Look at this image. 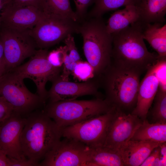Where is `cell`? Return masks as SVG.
<instances>
[{
    "instance_id": "cell-32",
    "label": "cell",
    "mask_w": 166,
    "mask_h": 166,
    "mask_svg": "<svg viewBox=\"0 0 166 166\" xmlns=\"http://www.w3.org/2000/svg\"><path fill=\"white\" fill-rule=\"evenodd\" d=\"M77 62L72 61L66 54L62 68V73L60 75L61 79L65 81H69V76L72 73Z\"/></svg>"
},
{
    "instance_id": "cell-34",
    "label": "cell",
    "mask_w": 166,
    "mask_h": 166,
    "mask_svg": "<svg viewBox=\"0 0 166 166\" xmlns=\"http://www.w3.org/2000/svg\"><path fill=\"white\" fill-rule=\"evenodd\" d=\"M13 112L10 105L0 96V123L8 119Z\"/></svg>"
},
{
    "instance_id": "cell-17",
    "label": "cell",
    "mask_w": 166,
    "mask_h": 166,
    "mask_svg": "<svg viewBox=\"0 0 166 166\" xmlns=\"http://www.w3.org/2000/svg\"><path fill=\"white\" fill-rule=\"evenodd\" d=\"M160 143L130 140L118 150L124 166H140L152 150Z\"/></svg>"
},
{
    "instance_id": "cell-40",
    "label": "cell",
    "mask_w": 166,
    "mask_h": 166,
    "mask_svg": "<svg viewBox=\"0 0 166 166\" xmlns=\"http://www.w3.org/2000/svg\"><path fill=\"white\" fill-rule=\"evenodd\" d=\"M3 3V5L10 2L11 0H0Z\"/></svg>"
},
{
    "instance_id": "cell-41",
    "label": "cell",
    "mask_w": 166,
    "mask_h": 166,
    "mask_svg": "<svg viewBox=\"0 0 166 166\" xmlns=\"http://www.w3.org/2000/svg\"><path fill=\"white\" fill-rule=\"evenodd\" d=\"M2 123H0V128Z\"/></svg>"
},
{
    "instance_id": "cell-30",
    "label": "cell",
    "mask_w": 166,
    "mask_h": 166,
    "mask_svg": "<svg viewBox=\"0 0 166 166\" xmlns=\"http://www.w3.org/2000/svg\"><path fill=\"white\" fill-rule=\"evenodd\" d=\"M76 8L75 12L80 22L86 17L89 7L94 3L95 0H73Z\"/></svg>"
},
{
    "instance_id": "cell-2",
    "label": "cell",
    "mask_w": 166,
    "mask_h": 166,
    "mask_svg": "<svg viewBox=\"0 0 166 166\" xmlns=\"http://www.w3.org/2000/svg\"><path fill=\"white\" fill-rule=\"evenodd\" d=\"M20 136L23 154L38 163L61 140L62 129L43 111H33L27 115Z\"/></svg>"
},
{
    "instance_id": "cell-28",
    "label": "cell",
    "mask_w": 166,
    "mask_h": 166,
    "mask_svg": "<svg viewBox=\"0 0 166 166\" xmlns=\"http://www.w3.org/2000/svg\"><path fill=\"white\" fill-rule=\"evenodd\" d=\"M156 75L159 81V86L166 90V58H160L153 66Z\"/></svg>"
},
{
    "instance_id": "cell-20",
    "label": "cell",
    "mask_w": 166,
    "mask_h": 166,
    "mask_svg": "<svg viewBox=\"0 0 166 166\" xmlns=\"http://www.w3.org/2000/svg\"><path fill=\"white\" fill-rule=\"evenodd\" d=\"M125 7L123 9L114 12L109 19L106 28L110 34L140 21L139 13L136 6L128 5Z\"/></svg>"
},
{
    "instance_id": "cell-36",
    "label": "cell",
    "mask_w": 166,
    "mask_h": 166,
    "mask_svg": "<svg viewBox=\"0 0 166 166\" xmlns=\"http://www.w3.org/2000/svg\"><path fill=\"white\" fill-rule=\"evenodd\" d=\"M6 73L3 46L0 39V78Z\"/></svg>"
},
{
    "instance_id": "cell-1",
    "label": "cell",
    "mask_w": 166,
    "mask_h": 166,
    "mask_svg": "<svg viewBox=\"0 0 166 166\" xmlns=\"http://www.w3.org/2000/svg\"><path fill=\"white\" fill-rule=\"evenodd\" d=\"M144 23L140 21L111 34L112 61L144 72L154 65L159 57L149 52L142 36Z\"/></svg>"
},
{
    "instance_id": "cell-9",
    "label": "cell",
    "mask_w": 166,
    "mask_h": 166,
    "mask_svg": "<svg viewBox=\"0 0 166 166\" xmlns=\"http://www.w3.org/2000/svg\"><path fill=\"white\" fill-rule=\"evenodd\" d=\"M79 22L71 19L47 14L30 30V34L40 49H45L68 36L79 33Z\"/></svg>"
},
{
    "instance_id": "cell-26",
    "label": "cell",
    "mask_w": 166,
    "mask_h": 166,
    "mask_svg": "<svg viewBox=\"0 0 166 166\" xmlns=\"http://www.w3.org/2000/svg\"><path fill=\"white\" fill-rule=\"evenodd\" d=\"M79 81L89 80L94 77V69L88 61L80 60L77 62L72 73Z\"/></svg>"
},
{
    "instance_id": "cell-4",
    "label": "cell",
    "mask_w": 166,
    "mask_h": 166,
    "mask_svg": "<svg viewBox=\"0 0 166 166\" xmlns=\"http://www.w3.org/2000/svg\"><path fill=\"white\" fill-rule=\"evenodd\" d=\"M81 22L79 33L82 37L84 54L98 78L112 62V35L102 17L87 18Z\"/></svg>"
},
{
    "instance_id": "cell-39",
    "label": "cell",
    "mask_w": 166,
    "mask_h": 166,
    "mask_svg": "<svg viewBox=\"0 0 166 166\" xmlns=\"http://www.w3.org/2000/svg\"><path fill=\"white\" fill-rule=\"evenodd\" d=\"M3 6V4L2 2L0 0V13L1 11V10L2 8V7ZM1 25V20L0 17V26Z\"/></svg>"
},
{
    "instance_id": "cell-13",
    "label": "cell",
    "mask_w": 166,
    "mask_h": 166,
    "mask_svg": "<svg viewBox=\"0 0 166 166\" xmlns=\"http://www.w3.org/2000/svg\"><path fill=\"white\" fill-rule=\"evenodd\" d=\"M51 88L47 92V99L50 102L75 100L82 96L92 95L98 98L100 84L97 78L82 82H75L63 80L60 75L51 81Z\"/></svg>"
},
{
    "instance_id": "cell-6",
    "label": "cell",
    "mask_w": 166,
    "mask_h": 166,
    "mask_svg": "<svg viewBox=\"0 0 166 166\" xmlns=\"http://www.w3.org/2000/svg\"><path fill=\"white\" fill-rule=\"evenodd\" d=\"M24 79L11 72L0 78V96L21 116L27 115L44 104L37 93L30 92Z\"/></svg>"
},
{
    "instance_id": "cell-25",
    "label": "cell",
    "mask_w": 166,
    "mask_h": 166,
    "mask_svg": "<svg viewBox=\"0 0 166 166\" xmlns=\"http://www.w3.org/2000/svg\"><path fill=\"white\" fill-rule=\"evenodd\" d=\"M153 101L151 111L153 119L156 122L166 123V90L159 86Z\"/></svg>"
},
{
    "instance_id": "cell-7",
    "label": "cell",
    "mask_w": 166,
    "mask_h": 166,
    "mask_svg": "<svg viewBox=\"0 0 166 166\" xmlns=\"http://www.w3.org/2000/svg\"><path fill=\"white\" fill-rule=\"evenodd\" d=\"M48 52L46 49H39L28 61L10 71L23 79L32 80L36 86V93L44 104L47 99V82L59 75L62 70L61 67H54L49 62L47 59Z\"/></svg>"
},
{
    "instance_id": "cell-37",
    "label": "cell",
    "mask_w": 166,
    "mask_h": 166,
    "mask_svg": "<svg viewBox=\"0 0 166 166\" xmlns=\"http://www.w3.org/2000/svg\"><path fill=\"white\" fill-rule=\"evenodd\" d=\"M160 166L166 165V142L160 143Z\"/></svg>"
},
{
    "instance_id": "cell-15",
    "label": "cell",
    "mask_w": 166,
    "mask_h": 166,
    "mask_svg": "<svg viewBox=\"0 0 166 166\" xmlns=\"http://www.w3.org/2000/svg\"><path fill=\"white\" fill-rule=\"evenodd\" d=\"M26 121V118L13 112L1 124L0 150L9 157L18 159L26 158L23 154L20 142L21 134Z\"/></svg>"
},
{
    "instance_id": "cell-19",
    "label": "cell",
    "mask_w": 166,
    "mask_h": 166,
    "mask_svg": "<svg viewBox=\"0 0 166 166\" xmlns=\"http://www.w3.org/2000/svg\"><path fill=\"white\" fill-rule=\"evenodd\" d=\"M142 36L156 51L159 58H166V24L144 23Z\"/></svg>"
},
{
    "instance_id": "cell-5",
    "label": "cell",
    "mask_w": 166,
    "mask_h": 166,
    "mask_svg": "<svg viewBox=\"0 0 166 166\" xmlns=\"http://www.w3.org/2000/svg\"><path fill=\"white\" fill-rule=\"evenodd\" d=\"M113 106L105 99L50 102L44 111L61 129L106 113Z\"/></svg>"
},
{
    "instance_id": "cell-23",
    "label": "cell",
    "mask_w": 166,
    "mask_h": 166,
    "mask_svg": "<svg viewBox=\"0 0 166 166\" xmlns=\"http://www.w3.org/2000/svg\"><path fill=\"white\" fill-rule=\"evenodd\" d=\"M139 0H95L86 18H101L105 13L123 6H136Z\"/></svg>"
},
{
    "instance_id": "cell-14",
    "label": "cell",
    "mask_w": 166,
    "mask_h": 166,
    "mask_svg": "<svg viewBox=\"0 0 166 166\" xmlns=\"http://www.w3.org/2000/svg\"><path fill=\"white\" fill-rule=\"evenodd\" d=\"M10 1L3 5L1 10L0 26L19 30H31L47 14L34 6H15Z\"/></svg>"
},
{
    "instance_id": "cell-3",
    "label": "cell",
    "mask_w": 166,
    "mask_h": 166,
    "mask_svg": "<svg viewBox=\"0 0 166 166\" xmlns=\"http://www.w3.org/2000/svg\"><path fill=\"white\" fill-rule=\"evenodd\" d=\"M143 72L139 69L112 61L98 78L103 86L105 99L124 112L132 111L136 105L140 77Z\"/></svg>"
},
{
    "instance_id": "cell-29",
    "label": "cell",
    "mask_w": 166,
    "mask_h": 166,
    "mask_svg": "<svg viewBox=\"0 0 166 166\" xmlns=\"http://www.w3.org/2000/svg\"><path fill=\"white\" fill-rule=\"evenodd\" d=\"M63 40L67 48L68 56L71 60L75 62L81 60L72 35H69Z\"/></svg>"
},
{
    "instance_id": "cell-10",
    "label": "cell",
    "mask_w": 166,
    "mask_h": 166,
    "mask_svg": "<svg viewBox=\"0 0 166 166\" xmlns=\"http://www.w3.org/2000/svg\"><path fill=\"white\" fill-rule=\"evenodd\" d=\"M115 107L108 112L62 129V136L80 142L88 147L103 144Z\"/></svg>"
},
{
    "instance_id": "cell-35",
    "label": "cell",
    "mask_w": 166,
    "mask_h": 166,
    "mask_svg": "<svg viewBox=\"0 0 166 166\" xmlns=\"http://www.w3.org/2000/svg\"><path fill=\"white\" fill-rule=\"evenodd\" d=\"M10 158V166H39L38 163L35 162L27 158L18 159Z\"/></svg>"
},
{
    "instance_id": "cell-12",
    "label": "cell",
    "mask_w": 166,
    "mask_h": 166,
    "mask_svg": "<svg viewBox=\"0 0 166 166\" xmlns=\"http://www.w3.org/2000/svg\"><path fill=\"white\" fill-rule=\"evenodd\" d=\"M142 122L143 120L137 116L131 113L127 114L115 107L102 145L118 151L130 140Z\"/></svg>"
},
{
    "instance_id": "cell-8",
    "label": "cell",
    "mask_w": 166,
    "mask_h": 166,
    "mask_svg": "<svg viewBox=\"0 0 166 166\" xmlns=\"http://www.w3.org/2000/svg\"><path fill=\"white\" fill-rule=\"evenodd\" d=\"M0 27V39L3 46L7 73L33 56L37 46L30 34L31 30Z\"/></svg>"
},
{
    "instance_id": "cell-21",
    "label": "cell",
    "mask_w": 166,
    "mask_h": 166,
    "mask_svg": "<svg viewBox=\"0 0 166 166\" xmlns=\"http://www.w3.org/2000/svg\"><path fill=\"white\" fill-rule=\"evenodd\" d=\"M130 140L160 143L166 141V123H150L146 119L136 131Z\"/></svg>"
},
{
    "instance_id": "cell-38",
    "label": "cell",
    "mask_w": 166,
    "mask_h": 166,
    "mask_svg": "<svg viewBox=\"0 0 166 166\" xmlns=\"http://www.w3.org/2000/svg\"><path fill=\"white\" fill-rule=\"evenodd\" d=\"M0 166H10V158L0 150Z\"/></svg>"
},
{
    "instance_id": "cell-33",
    "label": "cell",
    "mask_w": 166,
    "mask_h": 166,
    "mask_svg": "<svg viewBox=\"0 0 166 166\" xmlns=\"http://www.w3.org/2000/svg\"><path fill=\"white\" fill-rule=\"evenodd\" d=\"M160 166V148H155L144 160L140 166Z\"/></svg>"
},
{
    "instance_id": "cell-27",
    "label": "cell",
    "mask_w": 166,
    "mask_h": 166,
    "mask_svg": "<svg viewBox=\"0 0 166 166\" xmlns=\"http://www.w3.org/2000/svg\"><path fill=\"white\" fill-rule=\"evenodd\" d=\"M68 51L66 46H60L56 49L49 52L47 59L54 67L61 68L64 62Z\"/></svg>"
},
{
    "instance_id": "cell-16",
    "label": "cell",
    "mask_w": 166,
    "mask_h": 166,
    "mask_svg": "<svg viewBox=\"0 0 166 166\" xmlns=\"http://www.w3.org/2000/svg\"><path fill=\"white\" fill-rule=\"evenodd\" d=\"M153 66L147 70L140 82L136 105L131 113L143 120L146 119L159 86V81Z\"/></svg>"
},
{
    "instance_id": "cell-22",
    "label": "cell",
    "mask_w": 166,
    "mask_h": 166,
    "mask_svg": "<svg viewBox=\"0 0 166 166\" xmlns=\"http://www.w3.org/2000/svg\"><path fill=\"white\" fill-rule=\"evenodd\" d=\"M93 166H123L121 156L118 151L103 145L88 147Z\"/></svg>"
},
{
    "instance_id": "cell-11",
    "label": "cell",
    "mask_w": 166,
    "mask_h": 166,
    "mask_svg": "<svg viewBox=\"0 0 166 166\" xmlns=\"http://www.w3.org/2000/svg\"><path fill=\"white\" fill-rule=\"evenodd\" d=\"M39 166H93L88 147L76 140H61L45 155Z\"/></svg>"
},
{
    "instance_id": "cell-24",
    "label": "cell",
    "mask_w": 166,
    "mask_h": 166,
    "mask_svg": "<svg viewBox=\"0 0 166 166\" xmlns=\"http://www.w3.org/2000/svg\"><path fill=\"white\" fill-rule=\"evenodd\" d=\"M45 2L48 14L80 22L75 12L71 8L69 0H45Z\"/></svg>"
},
{
    "instance_id": "cell-18",
    "label": "cell",
    "mask_w": 166,
    "mask_h": 166,
    "mask_svg": "<svg viewBox=\"0 0 166 166\" xmlns=\"http://www.w3.org/2000/svg\"><path fill=\"white\" fill-rule=\"evenodd\" d=\"M136 6L139 13L140 20L142 22H165L166 0H139Z\"/></svg>"
},
{
    "instance_id": "cell-31",
    "label": "cell",
    "mask_w": 166,
    "mask_h": 166,
    "mask_svg": "<svg viewBox=\"0 0 166 166\" xmlns=\"http://www.w3.org/2000/svg\"><path fill=\"white\" fill-rule=\"evenodd\" d=\"M12 3L16 6H34L40 10L47 13L45 0H11Z\"/></svg>"
}]
</instances>
